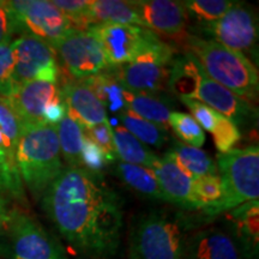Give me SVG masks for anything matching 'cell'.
Here are the masks:
<instances>
[{"mask_svg": "<svg viewBox=\"0 0 259 259\" xmlns=\"http://www.w3.org/2000/svg\"><path fill=\"white\" fill-rule=\"evenodd\" d=\"M41 202L48 219L74 251L94 259L116 253L124 221L122 202L100 174L79 167L64 168Z\"/></svg>", "mask_w": 259, "mask_h": 259, "instance_id": "1", "label": "cell"}, {"mask_svg": "<svg viewBox=\"0 0 259 259\" xmlns=\"http://www.w3.org/2000/svg\"><path fill=\"white\" fill-rule=\"evenodd\" d=\"M168 88L180 99H192L204 103L231 119L236 126L247 125L253 118L254 112L250 103L210 78L196 58L187 52L176 58Z\"/></svg>", "mask_w": 259, "mask_h": 259, "instance_id": "2", "label": "cell"}, {"mask_svg": "<svg viewBox=\"0 0 259 259\" xmlns=\"http://www.w3.org/2000/svg\"><path fill=\"white\" fill-rule=\"evenodd\" d=\"M186 46L205 73L246 102L255 101L259 92L257 67L245 54L212 40L187 35Z\"/></svg>", "mask_w": 259, "mask_h": 259, "instance_id": "3", "label": "cell"}, {"mask_svg": "<svg viewBox=\"0 0 259 259\" xmlns=\"http://www.w3.org/2000/svg\"><path fill=\"white\" fill-rule=\"evenodd\" d=\"M17 167L23 185L40 200L64 169L56 126L40 124L22 128Z\"/></svg>", "mask_w": 259, "mask_h": 259, "instance_id": "4", "label": "cell"}, {"mask_svg": "<svg viewBox=\"0 0 259 259\" xmlns=\"http://www.w3.org/2000/svg\"><path fill=\"white\" fill-rule=\"evenodd\" d=\"M191 225L181 213L150 211L136 220L128 238L131 259H186Z\"/></svg>", "mask_w": 259, "mask_h": 259, "instance_id": "5", "label": "cell"}, {"mask_svg": "<svg viewBox=\"0 0 259 259\" xmlns=\"http://www.w3.org/2000/svg\"><path fill=\"white\" fill-rule=\"evenodd\" d=\"M216 167L221 179L222 198L215 205L204 209L205 215L218 216L247 202L258 200L259 149L257 145L219 154Z\"/></svg>", "mask_w": 259, "mask_h": 259, "instance_id": "6", "label": "cell"}, {"mask_svg": "<svg viewBox=\"0 0 259 259\" xmlns=\"http://www.w3.org/2000/svg\"><path fill=\"white\" fill-rule=\"evenodd\" d=\"M176 54V48L157 36L134 60L113 70L127 92L158 94L168 87Z\"/></svg>", "mask_w": 259, "mask_h": 259, "instance_id": "7", "label": "cell"}, {"mask_svg": "<svg viewBox=\"0 0 259 259\" xmlns=\"http://www.w3.org/2000/svg\"><path fill=\"white\" fill-rule=\"evenodd\" d=\"M5 258L69 259L40 223L19 208H11L10 211Z\"/></svg>", "mask_w": 259, "mask_h": 259, "instance_id": "8", "label": "cell"}, {"mask_svg": "<svg viewBox=\"0 0 259 259\" xmlns=\"http://www.w3.org/2000/svg\"><path fill=\"white\" fill-rule=\"evenodd\" d=\"M57 59L74 79L89 77L111 69L101 44L89 29H72L53 47Z\"/></svg>", "mask_w": 259, "mask_h": 259, "instance_id": "9", "label": "cell"}, {"mask_svg": "<svg viewBox=\"0 0 259 259\" xmlns=\"http://www.w3.org/2000/svg\"><path fill=\"white\" fill-rule=\"evenodd\" d=\"M8 4L18 31L40 38L51 47L73 29L66 16L50 0H12Z\"/></svg>", "mask_w": 259, "mask_h": 259, "instance_id": "10", "label": "cell"}, {"mask_svg": "<svg viewBox=\"0 0 259 259\" xmlns=\"http://www.w3.org/2000/svg\"><path fill=\"white\" fill-rule=\"evenodd\" d=\"M11 46L16 88L32 80L59 83V65L53 47L29 34H22L12 40Z\"/></svg>", "mask_w": 259, "mask_h": 259, "instance_id": "11", "label": "cell"}, {"mask_svg": "<svg viewBox=\"0 0 259 259\" xmlns=\"http://www.w3.org/2000/svg\"><path fill=\"white\" fill-rule=\"evenodd\" d=\"M22 125L6 103L0 100V194L25 204L23 181L17 167V148Z\"/></svg>", "mask_w": 259, "mask_h": 259, "instance_id": "12", "label": "cell"}, {"mask_svg": "<svg viewBox=\"0 0 259 259\" xmlns=\"http://www.w3.org/2000/svg\"><path fill=\"white\" fill-rule=\"evenodd\" d=\"M204 32L222 46L244 54L253 52L258 42L257 15L250 6L234 2L221 18L204 28Z\"/></svg>", "mask_w": 259, "mask_h": 259, "instance_id": "13", "label": "cell"}, {"mask_svg": "<svg viewBox=\"0 0 259 259\" xmlns=\"http://www.w3.org/2000/svg\"><path fill=\"white\" fill-rule=\"evenodd\" d=\"M97 37L111 69L122 66L157 37L147 28L132 24H102L90 27Z\"/></svg>", "mask_w": 259, "mask_h": 259, "instance_id": "14", "label": "cell"}, {"mask_svg": "<svg viewBox=\"0 0 259 259\" xmlns=\"http://www.w3.org/2000/svg\"><path fill=\"white\" fill-rule=\"evenodd\" d=\"M61 99L59 83L32 80L18 85L5 100L21 122L22 128L45 124L44 113L51 103Z\"/></svg>", "mask_w": 259, "mask_h": 259, "instance_id": "15", "label": "cell"}, {"mask_svg": "<svg viewBox=\"0 0 259 259\" xmlns=\"http://www.w3.org/2000/svg\"><path fill=\"white\" fill-rule=\"evenodd\" d=\"M134 3L144 28L166 36H184L189 16L183 2L173 0H135Z\"/></svg>", "mask_w": 259, "mask_h": 259, "instance_id": "16", "label": "cell"}, {"mask_svg": "<svg viewBox=\"0 0 259 259\" xmlns=\"http://www.w3.org/2000/svg\"><path fill=\"white\" fill-rule=\"evenodd\" d=\"M186 259H248L229 231L208 227L187 236Z\"/></svg>", "mask_w": 259, "mask_h": 259, "instance_id": "17", "label": "cell"}, {"mask_svg": "<svg viewBox=\"0 0 259 259\" xmlns=\"http://www.w3.org/2000/svg\"><path fill=\"white\" fill-rule=\"evenodd\" d=\"M166 202L190 210H202L194 196L193 179L184 173L171 158L164 154L151 168Z\"/></svg>", "mask_w": 259, "mask_h": 259, "instance_id": "18", "label": "cell"}, {"mask_svg": "<svg viewBox=\"0 0 259 259\" xmlns=\"http://www.w3.org/2000/svg\"><path fill=\"white\" fill-rule=\"evenodd\" d=\"M60 90L67 114L84 128H90L108 120L105 107L83 80H67Z\"/></svg>", "mask_w": 259, "mask_h": 259, "instance_id": "19", "label": "cell"}, {"mask_svg": "<svg viewBox=\"0 0 259 259\" xmlns=\"http://www.w3.org/2000/svg\"><path fill=\"white\" fill-rule=\"evenodd\" d=\"M102 24H132L144 28L132 2L92 0L87 14V27Z\"/></svg>", "mask_w": 259, "mask_h": 259, "instance_id": "20", "label": "cell"}, {"mask_svg": "<svg viewBox=\"0 0 259 259\" xmlns=\"http://www.w3.org/2000/svg\"><path fill=\"white\" fill-rule=\"evenodd\" d=\"M258 200H252L229 211V219L234 227V232L231 233L241 245L248 259L258 252Z\"/></svg>", "mask_w": 259, "mask_h": 259, "instance_id": "21", "label": "cell"}, {"mask_svg": "<svg viewBox=\"0 0 259 259\" xmlns=\"http://www.w3.org/2000/svg\"><path fill=\"white\" fill-rule=\"evenodd\" d=\"M166 154L176 162L184 173H186L193 180L218 174V167L215 162L205 151L199 148H193L180 142H174Z\"/></svg>", "mask_w": 259, "mask_h": 259, "instance_id": "22", "label": "cell"}, {"mask_svg": "<svg viewBox=\"0 0 259 259\" xmlns=\"http://www.w3.org/2000/svg\"><path fill=\"white\" fill-rule=\"evenodd\" d=\"M82 80L93 90L100 102L105 107L106 112L118 113L120 115L121 113L127 111L125 100L126 89L118 79L114 70L109 69L105 72Z\"/></svg>", "mask_w": 259, "mask_h": 259, "instance_id": "23", "label": "cell"}, {"mask_svg": "<svg viewBox=\"0 0 259 259\" xmlns=\"http://www.w3.org/2000/svg\"><path fill=\"white\" fill-rule=\"evenodd\" d=\"M127 111L141 116L145 120L167 127L171 107L168 100L158 96V94L147 93H125Z\"/></svg>", "mask_w": 259, "mask_h": 259, "instance_id": "24", "label": "cell"}, {"mask_svg": "<svg viewBox=\"0 0 259 259\" xmlns=\"http://www.w3.org/2000/svg\"><path fill=\"white\" fill-rule=\"evenodd\" d=\"M115 174L119 179H121L122 183H125L130 189L136 191L141 196L154 200L166 202L154 171L149 168L125 163L120 161L116 164Z\"/></svg>", "mask_w": 259, "mask_h": 259, "instance_id": "25", "label": "cell"}, {"mask_svg": "<svg viewBox=\"0 0 259 259\" xmlns=\"http://www.w3.org/2000/svg\"><path fill=\"white\" fill-rule=\"evenodd\" d=\"M113 137L116 156L120 157L121 162L147 167L149 169H151L157 162L158 157L156 155L147 145L130 134L124 126L113 128Z\"/></svg>", "mask_w": 259, "mask_h": 259, "instance_id": "26", "label": "cell"}, {"mask_svg": "<svg viewBox=\"0 0 259 259\" xmlns=\"http://www.w3.org/2000/svg\"><path fill=\"white\" fill-rule=\"evenodd\" d=\"M56 131L61 158L66 162L67 167L82 168L80 153L84 139L83 126L66 113V115L56 125Z\"/></svg>", "mask_w": 259, "mask_h": 259, "instance_id": "27", "label": "cell"}, {"mask_svg": "<svg viewBox=\"0 0 259 259\" xmlns=\"http://www.w3.org/2000/svg\"><path fill=\"white\" fill-rule=\"evenodd\" d=\"M120 120L122 122V126L127 130L130 134L137 138L139 142H142L144 145L161 148L167 143V127L145 120V119L134 114L130 111L121 113Z\"/></svg>", "mask_w": 259, "mask_h": 259, "instance_id": "28", "label": "cell"}, {"mask_svg": "<svg viewBox=\"0 0 259 259\" xmlns=\"http://www.w3.org/2000/svg\"><path fill=\"white\" fill-rule=\"evenodd\" d=\"M234 4L231 0H187L183 2L187 16L196 19L203 28L212 24Z\"/></svg>", "mask_w": 259, "mask_h": 259, "instance_id": "29", "label": "cell"}, {"mask_svg": "<svg viewBox=\"0 0 259 259\" xmlns=\"http://www.w3.org/2000/svg\"><path fill=\"white\" fill-rule=\"evenodd\" d=\"M168 125L184 144L193 148H202L205 143V134L194 119L187 113L171 112Z\"/></svg>", "mask_w": 259, "mask_h": 259, "instance_id": "30", "label": "cell"}, {"mask_svg": "<svg viewBox=\"0 0 259 259\" xmlns=\"http://www.w3.org/2000/svg\"><path fill=\"white\" fill-rule=\"evenodd\" d=\"M211 135L213 137V143H215V147L220 151V154H225L233 150V148L241 138L240 130L238 126L231 119L220 114V113Z\"/></svg>", "mask_w": 259, "mask_h": 259, "instance_id": "31", "label": "cell"}, {"mask_svg": "<svg viewBox=\"0 0 259 259\" xmlns=\"http://www.w3.org/2000/svg\"><path fill=\"white\" fill-rule=\"evenodd\" d=\"M194 196L204 209L218 204L222 198V185L219 174L198 178L193 181Z\"/></svg>", "mask_w": 259, "mask_h": 259, "instance_id": "32", "label": "cell"}, {"mask_svg": "<svg viewBox=\"0 0 259 259\" xmlns=\"http://www.w3.org/2000/svg\"><path fill=\"white\" fill-rule=\"evenodd\" d=\"M11 42L0 45V100L5 101L16 89L14 82L15 60Z\"/></svg>", "mask_w": 259, "mask_h": 259, "instance_id": "33", "label": "cell"}, {"mask_svg": "<svg viewBox=\"0 0 259 259\" xmlns=\"http://www.w3.org/2000/svg\"><path fill=\"white\" fill-rule=\"evenodd\" d=\"M84 135L95 143L105 154L107 162H114L118 156L114 147V137H113V127L108 120L101 124L93 126L90 128H84Z\"/></svg>", "mask_w": 259, "mask_h": 259, "instance_id": "34", "label": "cell"}, {"mask_svg": "<svg viewBox=\"0 0 259 259\" xmlns=\"http://www.w3.org/2000/svg\"><path fill=\"white\" fill-rule=\"evenodd\" d=\"M53 5L66 16L73 29L85 30L87 14L92 0H53Z\"/></svg>", "mask_w": 259, "mask_h": 259, "instance_id": "35", "label": "cell"}, {"mask_svg": "<svg viewBox=\"0 0 259 259\" xmlns=\"http://www.w3.org/2000/svg\"><path fill=\"white\" fill-rule=\"evenodd\" d=\"M80 162L82 168L94 174H100L106 166L105 154L97 145L94 143L92 139H89L84 135L82 153H80Z\"/></svg>", "mask_w": 259, "mask_h": 259, "instance_id": "36", "label": "cell"}, {"mask_svg": "<svg viewBox=\"0 0 259 259\" xmlns=\"http://www.w3.org/2000/svg\"><path fill=\"white\" fill-rule=\"evenodd\" d=\"M187 108L190 109L191 116L198 122V125L203 128V131H208L211 134L213 127H215L216 121H218L219 112L213 111L204 103L192 99H180Z\"/></svg>", "mask_w": 259, "mask_h": 259, "instance_id": "37", "label": "cell"}, {"mask_svg": "<svg viewBox=\"0 0 259 259\" xmlns=\"http://www.w3.org/2000/svg\"><path fill=\"white\" fill-rule=\"evenodd\" d=\"M16 32H18V27L14 14L9 8L8 2L0 0V45L12 41Z\"/></svg>", "mask_w": 259, "mask_h": 259, "instance_id": "38", "label": "cell"}, {"mask_svg": "<svg viewBox=\"0 0 259 259\" xmlns=\"http://www.w3.org/2000/svg\"><path fill=\"white\" fill-rule=\"evenodd\" d=\"M11 208L6 197L0 194V255L5 257L6 253V234H8L9 219Z\"/></svg>", "mask_w": 259, "mask_h": 259, "instance_id": "39", "label": "cell"}, {"mask_svg": "<svg viewBox=\"0 0 259 259\" xmlns=\"http://www.w3.org/2000/svg\"><path fill=\"white\" fill-rule=\"evenodd\" d=\"M66 113H67L66 105H65L63 96H61L60 100L51 103V105L47 107L46 111L44 113V122L45 124L56 126L58 122H59L65 115H66Z\"/></svg>", "mask_w": 259, "mask_h": 259, "instance_id": "40", "label": "cell"}]
</instances>
